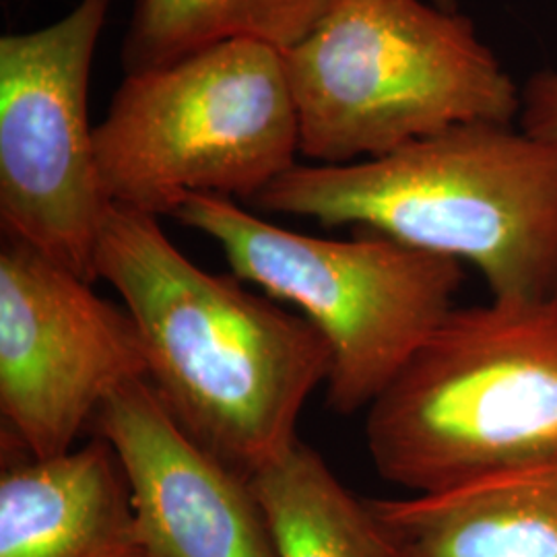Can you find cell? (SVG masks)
Instances as JSON below:
<instances>
[{
    "label": "cell",
    "instance_id": "9c48e42d",
    "mask_svg": "<svg viewBox=\"0 0 557 557\" xmlns=\"http://www.w3.org/2000/svg\"><path fill=\"white\" fill-rule=\"evenodd\" d=\"M94 423L119 457L149 557H277L250 478L190 438L149 380L120 386Z\"/></svg>",
    "mask_w": 557,
    "mask_h": 557
},
{
    "label": "cell",
    "instance_id": "5bb4252c",
    "mask_svg": "<svg viewBox=\"0 0 557 557\" xmlns=\"http://www.w3.org/2000/svg\"><path fill=\"white\" fill-rule=\"evenodd\" d=\"M520 128L557 149V73L541 71L522 87Z\"/></svg>",
    "mask_w": 557,
    "mask_h": 557
},
{
    "label": "cell",
    "instance_id": "30bf717a",
    "mask_svg": "<svg viewBox=\"0 0 557 557\" xmlns=\"http://www.w3.org/2000/svg\"><path fill=\"white\" fill-rule=\"evenodd\" d=\"M0 557H149L124 471L106 440L4 467Z\"/></svg>",
    "mask_w": 557,
    "mask_h": 557
},
{
    "label": "cell",
    "instance_id": "3957f363",
    "mask_svg": "<svg viewBox=\"0 0 557 557\" xmlns=\"http://www.w3.org/2000/svg\"><path fill=\"white\" fill-rule=\"evenodd\" d=\"M283 57L299 153L345 165L458 124L520 116L522 89L475 23L421 0H326Z\"/></svg>",
    "mask_w": 557,
    "mask_h": 557
},
{
    "label": "cell",
    "instance_id": "52a82bcc",
    "mask_svg": "<svg viewBox=\"0 0 557 557\" xmlns=\"http://www.w3.org/2000/svg\"><path fill=\"white\" fill-rule=\"evenodd\" d=\"M112 2L79 0L48 27L0 38L2 236L91 283L112 202L101 186L87 96Z\"/></svg>",
    "mask_w": 557,
    "mask_h": 557
},
{
    "label": "cell",
    "instance_id": "2e32d148",
    "mask_svg": "<svg viewBox=\"0 0 557 557\" xmlns=\"http://www.w3.org/2000/svg\"><path fill=\"white\" fill-rule=\"evenodd\" d=\"M552 299H556V301H557V285H556V292H554V298H552Z\"/></svg>",
    "mask_w": 557,
    "mask_h": 557
},
{
    "label": "cell",
    "instance_id": "8fae6325",
    "mask_svg": "<svg viewBox=\"0 0 557 557\" xmlns=\"http://www.w3.org/2000/svg\"><path fill=\"white\" fill-rule=\"evenodd\" d=\"M366 502L395 557H557V460L436 494Z\"/></svg>",
    "mask_w": 557,
    "mask_h": 557
},
{
    "label": "cell",
    "instance_id": "5b68a950",
    "mask_svg": "<svg viewBox=\"0 0 557 557\" xmlns=\"http://www.w3.org/2000/svg\"><path fill=\"white\" fill-rule=\"evenodd\" d=\"M94 135L108 200L151 218L195 195L252 202L299 153L283 57L259 41L126 75Z\"/></svg>",
    "mask_w": 557,
    "mask_h": 557
},
{
    "label": "cell",
    "instance_id": "7c38bea8",
    "mask_svg": "<svg viewBox=\"0 0 557 557\" xmlns=\"http://www.w3.org/2000/svg\"><path fill=\"white\" fill-rule=\"evenodd\" d=\"M277 557H395L379 520L319 453L296 444L250 475Z\"/></svg>",
    "mask_w": 557,
    "mask_h": 557
},
{
    "label": "cell",
    "instance_id": "8992f818",
    "mask_svg": "<svg viewBox=\"0 0 557 557\" xmlns=\"http://www.w3.org/2000/svg\"><path fill=\"white\" fill-rule=\"evenodd\" d=\"M176 220L215 239L232 275L292 304L326 341V400L337 416L370 409L455 310L460 260L358 230L351 239L304 236L242 209L195 195Z\"/></svg>",
    "mask_w": 557,
    "mask_h": 557
},
{
    "label": "cell",
    "instance_id": "6da1fadb",
    "mask_svg": "<svg viewBox=\"0 0 557 557\" xmlns=\"http://www.w3.org/2000/svg\"><path fill=\"white\" fill-rule=\"evenodd\" d=\"M98 278L139 331L147 380L180 428L246 478L285 455L333 356L301 314L186 259L158 218L112 205Z\"/></svg>",
    "mask_w": 557,
    "mask_h": 557
},
{
    "label": "cell",
    "instance_id": "4fadbf2b",
    "mask_svg": "<svg viewBox=\"0 0 557 557\" xmlns=\"http://www.w3.org/2000/svg\"><path fill=\"white\" fill-rule=\"evenodd\" d=\"M326 0H137L122 41L126 75L161 69L227 41L281 54L319 21Z\"/></svg>",
    "mask_w": 557,
    "mask_h": 557
},
{
    "label": "cell",
    "instance_id": "ba28073f",
    "mask_svg": "<svg viewBox=\"0 0 557 557\" xmlns=\"http://www.w3.org/2000/svg\"><path fill=\"white\" fill-rule=\"evenodd\" d=\"M147 379L131 314L17 239L0 248V411L25 457L75 448L120 386Z\"/></svg>",
    "mask_w": 557,
    "mask_h": 557
},
{
    "label": "cell",
    "instance_id": "9a60e30c",
    "mask_svg": "<svg viewBox=\"0 0 557 557\" xmlns=\"http://www.w3.org/2000/svg\"><path fill=\"white\" fill-rule=\"evenodd\" d=\"M436 4L444 9H455V0H436Z\"/></svg>",
    "mask_w": 557,
    "mask_h": 557
},
{
    "label": "cell",
    "instance_id": "277c9868",
    "mask_svg": "<svg viewBox=\"0 0 557 557\" xmlns=\"http://www.w3.org/2000/svg\"><path fill=\"white\" fill-rule=\"evenodd\" d=\"M366 440L416 494L556 462V299L455 308L368 409Z\"/></svg>",
    "mask_w": 557,
    "mask_h": 557
},
{
    "label": "cell",
    "instance_id": "7a4b0ae2",
    "mask_svg": "<svg viewBox=\"0 0 557 557\" xmlns=\"http://www.w3.org/2000/svg\"><path fill=\"white\" fill-rule=\"evenodd\" d=\"M252 205L469 260L496 301L556 292L557 149L512 124H458L345 165L296 163Z\"/></svg>",
    "mask_w": 557,
    "mask_h": 557
}]
</instances>
